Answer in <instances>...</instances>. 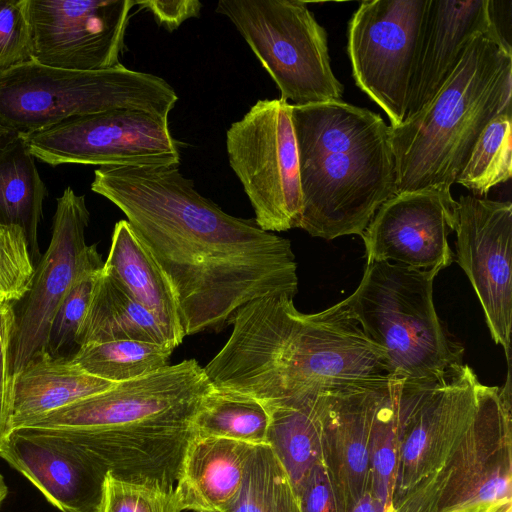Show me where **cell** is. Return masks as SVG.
I'll return each mask as SVG.
<instances>
[{
    "label": "cell",
    "instance_id": "cell-22",
    "mask_svg": "<svg viewBox=\"0 0 512 512\" xmlns=\"http://www.w3.org/2000/svg\"><path fill=\"white\" fill-rule=\"evenodd\" d=\"M115 384L87 373L71 357L42 350L14 375L12 428H22Z\"/></svg>",
    "mask_w": 512,
    "mask_h": 512
},
{
    "label": "cell",
    "instance_id": "cell-5",
    "mask_svg": "<svg viewBox=\"0 0 512 512\" xmlns=\"http://www.w3.org/2000/svg\"><path fill=\"white\" fill-rule=\"evenodd\" d=\"M512 110V54L475 37L428 105L391 130L396 193L451 190L487 125Z\"/></svg>",
    "mask_w": 512,
    "mask_h": 512
},
{
    "label": "cell",
    "instance_id": "cell-45",
    "mask_svg": "<svg viewBox=\"0 0 512 512\" xmlns=\"http://www.w3.org/2000/svg\"><path fill=\"white\" fill-rule=\"evenodd\" d=\"M1 224V223H0Z\"/></svg>",
    "mask_w": 512,
    "mask_h": 512
},
{
    "label": "cell",
    "instance_id": "cell-26",
    "mask_svg": "<svg viewBox=\"0 0 512 512\" xmlns=\"http://www.w3.org/2000/svg\"><path fill=\"white\" fill-rule=\"evenodd\" d=\"M47 194L23 137L0 150V223L23 230L32 260L40 257L38 226Z\"/></svg>",
    "mask_w": 512,
    "mask_h": 512
},
{
    "label": "cell",
    "instance_id": "cell-36",
    "mask_svg": "<svg viewBox=\"0 0 512 512\" xmlns=\"http://www.w3.org/2000/svg\"><path fill=\"white\" fill-rule=\"evenodd\" d=\"M297 495L301 512H339L335 493L323 463L311 470Z\"/></svg>",
    "mask_w": 512,
    "mask_h": 512
},
{
    "label": "cell",
    "instance_id": "cell-13",
    "mask_svg": "<svg viewBox=\"0 0 512 512\" xmlns=\"http://www.w3.org/2000/svg\"><path fill=\"white\" fill-rule=\"evenodd\" d=\"M484 388L473 369L462 363L412 391L400 419L392 503L445 467L476 413Z\"/></svg>",
    "mask_w": 512,
    "mask_h": 512
},
{
    "label": "cell",
    "instance_id": "cell-29",
    "mask_svg": "<svg viewBox=\"0 0 512 512\" xmlns=\"http://www.w3.org/2000/svg\"><path fill=\"white\" fill-rule=\"evenodd\" d=\"M224 512H301L291 480L268 444L255 446L239 495Z\"/></svg>",
    "mask_w": 512,
    "mask_h": 512
},
{
    "label": "cell",
    "instance_id": "cell-10",
    "mask_svg": "<svg viewBox=\"0 0 512 512\" xmlns=\"http://www.w3.org/2000/svg\"><path fill=\"white\" fill-rule=\"evenodd\" d=\"M429 0L360 2L347 29V53L356 85L388 116H406L409 87Z\"/></svg>",
    "mask_w": 512,
    "mask_h": 512
},
{
    "label": "cell",
    "instance_id": "cell-4",
    "mask_svg": "<svg viewBox=\"0 0 512 512\" xmlns=\"http://www.w3.org/2000/svg\"><path fill=\"white\" fill-rule=\"evenodd\" d=\"M291 119L302 194L299 228L325 240L361 236L396 194L390 126L341 99L291 104Z\"/></svg>",
    "mask_w": 512,
    "mask_h": 512
},
{
    "label": "cell",
    "instance_id": "cell-38",
    "mask_svg": "<svg viewBox=\"0 0 512 512\" xmlns=\"http://www.w3.org/2000/svg\"><path fill=\"white\" fill-rule=\"evenodd\" d=\"M138 6L147 9L159 26L167 31L176 30L184 21L199 17L202 3L198 0H146Z\"/></svg>",
    "mask_w": 512,
    "mask_h": 512
},
{
    "label": "cell",
    "instance_id": "cell-1",
    "mask_svg": "<svg viewBox=\"0 0 512 512\" xmlns=\"http://www.w3.org/2000/svg\"><path fill=\"white\" fill-rule=\"evenodd\" d=\"M91 190L124 213L164 272L185 336L221 330L256 299L296 295L291 242L223 211L178 166H100Z\"/></svg>",
    "mask_w": 512,
    "mask_h": 512
},
{
    "label": "cell",
    "instance_id": "cell-39",
    "mask_svg": "<svg viewBox=\"0 0 512 512\" xmlns=\"http://www.w3.org/2000/svg\"><path fill=\"white\" fill-rule=\"evenodd\" d=\"M488 10L490 19V33L488 37L499 44L507 53L512 54V1L489 0Z\"/></svg>",
    "mask_w": 512,
    "mask_h": 512
},
{
    "label": "cell",
    "instance_id": "cell-8",
    "mask_svg": "<svg viewBox=\"0 0 512 512\" xmlns=\"http://www.w3.org/2000/svg\"><path fill=\"white\" fill-rule=\"evenodd\" d=\"M226 16L292 105L339 100L326 30L300 0H220Z\"/></svg>",
    "mask_w": 512,
    "mask_h": 512
},
{
    "label": "cell",
    "instance_id": "cell-31",
    "mask_svg": "<svg viewBox=\"0 0 512 512\" xmlns=\"http://www.w3.org/2000/svg\"><path fill=\"white\" fill-rule=\"evenodd\" d=\"M175 491L122 480L106 473L96 512H182Z\"/></svg>",
    "mask_w": 512,
    "mask_h": 512
},
{
    "label": "cell",
    "instance_id": "cell-34",
    "mask_svg": "<svg viewBox=\"0 0 512 512\" xmlns=\"http://www.w3.org/2000/svg\"><path fill=\"white\" fill-rule=\"evenodd\" d=\"M98 273L86 275L77 281L60 305L49 332L47 349L51 355L58 356L61 350L75 343Z\"/></svg>",
    "mask_w": 512,
    "mask_h": 512
},
{
    "label": "cell",
    "instance_id": "cell-12",
    "mask_svg": "<svg viewBox=\"0 0 512 512\" xmlns=\"http://www.w3.org/2000/svg\"><path fill=\"white\" fill-rule=\"evenodd\" d=\"M90 218L85 196L67 187L57 199L52 236L35 267L31 286L15 313L12 369L16 375L38 352L48 350L52 321L77 281L104 265L97 245H88L85 230Z\"/></svg>",
    "mask_w": 512,
    "mask_h": 512
},
{
    "label": "cell",
    "instance_id": "cell-3",
    "mask_svg": "<svg viewBox=\"0 0 512 512\" xmlns=\"http://www.w3.org/2000/svg\"><path fill=\"white\" fill-rule=\"evenodd\" d=\"M212 389L204 367L186 359L116 383L24 427L63 438L105 474L173 491L194 435V417Z\"/></svg>",
    "mask_w": 512,
    "mask_h": 512
},
{
    "label": "cell",
    "instance_id": "cell-2",
    "mask_svg": "<svg viewBox=\"0 0 512 512\" xmlns=\"http://www.w3.org/2000/svg\"><path fill=\"white\" fill-rule=\"evenodd\" d=\"M293 298H259L235 313L231 335L204 367L213 387L278 406L392 376L383 352L365 336L343 301L304 314Z\"/></svg>",
    "mask_w": 512,
    "mask_h": 512
},
{
    "label": "cell",
    "instance_id": "cell-40",
    "mask_svg": "<svg viewBox=\"0 0 512 512\" xmlns=\"http://www.w3.org/2000/svg\"><path fill=\"white\" fill-rule=\"evenodd\" d=\"M387 505L380 502L370 491H368L362 496L350 512H383Z\"/></svg>",
    "mask_w": 512,
    "mask_h": 512
},
{
    "label": "cell",
    "instance_id": "cell-17",
    "mask_svg": "<svg viewBox=\"0 0 512 512\" xmlns=\"http://www.w3.org/2000/svg\"><path fill=\"white\" fill-rule=\"evenodd\" d=\"M455 204L451 190L441 188L394 194L361 235L367 262L438 272L448 267L453 261L448 236L454 231Z\"/></svg>",
    "mask_w": 512,
    "mask_h": 512
},
{
    "label": "cell",
    "instance_id": "cell-33",
    "mask_svg": "<svg viewBox=\"0 0 512 512\" xmlns=\"http://www.w3.org/2000/svg\"><path fill=\"white\" fill-rule=\"evenodd\" d=\"M31 61L29 0H0V72Z\"/></svg>",
    "mask_w": 512,
    "mask_h": 512
},
{
    "label": "cell",
    "instance_id": "cell-7",
    "mask_svg": "<svg viewBox=\"0 0 512 512\" xmlns=\"http://www.w3.org/2000/svg\"><path fill=\"white\" fill-rule=\"evenodd\" d=\"M178 96L163 78L122 64L75 71L31 61L0 72V129L20 137L116 109L168 118Z\"/></svg>",
    "mask_w": 512,
    "mask_h": 512
},
{
    "label": "cell",
    "instance_id": "cell-44",
    "mask_svg": "<svg viewBox=\"0 0 512 512\" xmlns=\"http://www.w3.org/2000/svg\"><path fill=\"white\" fill-rule=\"evenodd\" d=\"M383 512H395V508H394L393 503L388 504V505L385 507V509H384V511H383Z\"/></svg>",
    "mask_w": 512,
    "mask_h": 512
},
{
    "label": "cell",
    "instance_id": "cell-41",
    "mask_svg": "<svg viewBox=\"0 0 512 512\" xmlns=\"http://www.w3.org/2000/svg\"><path fill=\"white\" fill-rule=\"evenodd\" d=\"M18 137L17 134L12 132H7L2 129H0V150L7 147L9 144H11L13 141H15Z\"/></svg>",
    "mask_w": 512,
    "mask_h": 512
},
{
    "label": "cell",
    "instance_id": "cell-28",
    "mask_svg": "<svg viewBox=\"0 0 512 512\" xmlns=\"http://www.w3.org/2000/svg\"><path fill=\"white\" fill-rule=\"evenodd\" d=\"M174 348L152 342L115 340L79 346L71 359L87 373L120 383L168 365Z\"/></svg>",
    "mask_w": 512,
    "mask_h": 512
},
{
    "label": "cell",
    "instance_id": "cell-27",
    "mask_svg": "<svg viewBox=\"0 0 512 512\" xmlns=\"http://www.w3.org/2000/svg\"><path fill=\"white\" fill-rule=\"evenodd\" d=\"M269 420L268 409L260 401L213 387L194 417L193 431L196 436L261 445L267 444Z\"/></svg>",
    "mask_w": 512,
    "mask_h": 512
},
{
    "label": "cell",
    "instance_id": "cell-19",
    "mask_svg": "<svg viewBox=\"0 0 512 512\" xmlns=\"http://www.w3.org/2000/svg\"><path fill=\"white\" fill-rule=\"evenodd\" d=\"M0 457L60 511H97L105 473L63 438L43 429H15Z\"/></svg>",
    "mask_w": 512,
    "mask_h": 512
},
{
    "label": "cell",
    "instance_id": "cell-18",
    "mask_svg": "<svg viewBox=\"0 0 512 512\" xmlns=\"http://www.w3.org/2000/svg\"><path fill=\"white\" fill-rule=\"evenodd\" d=\"M387 378L351 383L325 391L323 464L339 512H350L370 491L371 428Z\"/></svg>",
    "mask_w": 512,
    "mask_h": 512
},
{
    "label": "cell",
    "instance_id": "cell-37",
    "mask_svg": "<svg viewBox=\"0 0 512 512\" xmlns=\"http://www.w3.org/2000/svg\"><path fill=\"white\" fill-rule=\"evenodd\" d=\"M445 483L443 469L422 479L393 503L395 512H439Z\"/></svg>",
    "mask_w": 512,
    "mask_h": 512
},
{
    "label": "cell",
    "instance_id": "cell-32",
    "mask_svg": "<svg viewBox=\"0 0 512 512\" xmlns=\"http://www.w3.org/2000/svg\"><path fill=\"white\" fill-rule=\"evenodd\" d=\"M34 270L23 230L0 224V303L22 300L30 289Z\"/></svg>",
    "mask_w": 512,
    "mask_h": 512
},
{
    "label": "cell",
    "instance_id": "cell-23",
    "mask_svg": "<svg viewBox=\"0 0 512 512\" xmlns=\"http://www.w3.org/2000/svg\"><path fill=\"white\" fill-rule=\"evenodd\" d=\"M103 269L127 293L151 311L181 344L185 333L175 292L149 250L127 220L114 226L111 246Z\"/></svg>",
    "mask_w": 512,
    "mask_h": 512
},
{
    "label": "cell",
    "instance_id": "cell-43",
    "mask_svg": "<svg viewBox=\"0 0 512 512\" xmlns=\"http://www.w3.org/2000/svg\"><path fill=\"white\" fill-rule=\"evenodd\" d=\"M485 512H512V503L498 506V507L492 508L490 510H487Z\"/></svg>",
    "mask_w": 512,
    "mask_h": 512
},
{
    "label": "cell",
    "instance_id": "cell-15",
    "mask_svg": "<svg viewBox=\"0 0 512 512\" xmlns=\"http://www.w3.org/2000/svg\"><path fill=\"white\" fill-rule=\"evenodd\" d=\"M138 0H29L33 61L96 71L115 67Z\"/></svg>",
    "mask_w": 512,
    "mask_h": 512
},
{
    "label": "cell",
    "instance_id": "cell-35",
    "mask_svg": "<svg viewBox=\"0 0 512 512\" xmlns=\"http://www.w3.org/2000/svg\"><path fill=\"white\" fill-rule=\"evenodd\" d=\"M14 327L13 304L0 303V450L13 430L12 341Z\"/></svg>",
    "mask_w": 512,
    "mask_h": 512
},
{
    "label": "cell",
    "instance_id": "cell-9",
    "mask_svg": "<svg viewBox=\"0 0 512 512\" xmlns=\"http://www.w3.org/2000/svg\"><path fill=\"white\" fill-rule=\"evenodd\" d=\"M226 150L258 226L273 233L299 228L302 194L291 104L258 100L227 130Z\"/></svg>",
    "mask_w": 512,
    "mask_h": 512
},
{
    "label": "cell",
    "instance_id": "cell-42",
    "mask_svg": "<svg viewBox=\"0 0 512 512\" xmlns=\"http://www.w3.org/2000/svg\"><path fill=\"white\" fill-rule=\"evenodd\" d=\"M7 494H8V487L4 481L3 476L0 474V509H1L3 501L7 497Z\"/></svg>",
    "mask_w": 512,
    "mask_h": 512
},
{
    "label": "cell",
    "instance_id": "cell-30",
    "mask_svg": "<svg viewBox=\"0 0 512 512\" xmlns=\"http://www.w3.org/2000/svg\"><path fill=\"white\" fill-rule=\"evenodd\" d=\"M511 175L512 110L496 116L483 130L455 183L481 196Z\"/></svg>",
    "mask_w": 512,
    "mask_h": 512
},
{
    "label": "cell",
    "instance_id": "cell-11",
    "mask_svg": "<svg viewBox=\"0 0 512 512\" xmlns=\"http://www.w3.org/2000/svg\"><path fill=\"white\" fill-rule=\"evenodd\" d=\"M34 158L52 166H179L178 143L168 118L116 109L70 118L23 137Z\"/></svg>",
    "mask_w": 512,
    "mask_h": 512
},
{
    "label": "cell",
    "instance_id": "cell-14",
    "mask_svg": "<svg viewBox=\"0 0 512 512\" xmlns=\"http://www.w3.org/2000/svg\"><path fill=\"white\" fill-rule=\"evenodd\" d=\"M510 366L503 388L485 385L469 427L443 468L439 512H485L512 503Z\"/></svg>",
    "mask_w": 512,
    "mask_h": 512
},
{
    "label": "cell",
    "instance_id": "cell-16",
    "mask_svg": "<svg viewBox=\"0 0 512 512\" xmlns=\"http://www.w3.org/2000/svg\"><path fill=\"white\" fill-rule=\"evenodd\" d=\"M456 261L484 311L493 341L511 363L512 204L462 195L454 209Z\"/></svg>",
    "mask_w": 512,
    "mask_h": 512
},
{
    "label": "cell",
    "instance_id": "cell-21",
    "mask_svg": "<svg viewBox=\"0 0 512 512\" xmlns=\"http://www.w3.org/2000/svg\"><path fill=\"white\" fill-rule=\"evenodd\" d=\"M255 446L227 438L193 435L174 489L182 510L226 511L239 495Z\"/></svg>",
    "mask_w": 512,
    "mask_h": 512
},
{
    "label": "cell",
    "instance_id": "cell-20",
    "mask_svg": "<svg viewBox=\"0 0 512 512\" xmlns=\"http://www.w3.org/2000/svg\"><path fill=\"white\" fill-rule=\"evenodd\" d=\"M489 0H429L409 87L410 118L438 93L472 40L490 33Z\"/></svg>",
    "mask_w": 512,
    "mask_h": 512
},
{
    "label": "cell",
    "instance_id": "cell-6",
    "mask_svg": "<svg viewBox=\"0 0 512 512\" xmlns=\"http://www.w3.org/2000/svg\"><path fill=\"white\" fill-rule=\"evenodd\" d=\"M438 273L368 261L358 287L342 300L394 377L433 382L463 363V346L449 337L435 310Z\"/></svg>",
    "mask_w": 512,
    "mask_h": 512
},
{
    "label": "cell",
    "instance_id": "cell-24",
    "mask_svg": "<svg viewBox=\"0 0 512 512\" xmlns=\"http://www.w3.org/2000/svg\"><path fill=\"white\" fill-rule=\"evenodd\" d=\"M115 340L152 342L174 349L179 345L169 329L102 267L75 343L81 346Z\"/></svg>",
    "mask_w": 512,
    "mask_h": 512
},
{
    "label": "cell",
    "instance_id": "cell-25",
    "mask_svg": "<svg viewBox=\"0 0 512 512\" xmlns=\"http://www.w3.org/2000/svg\"><path fill=\"white\" fill-rule=\"evenodd\" d=\"M325 391L283 405H265L270 417L267 444L296 493L311 470L323 463Z\"/></svg>",
    "mask_w": 512,
    "mask_h": 512
}]
</instances>
